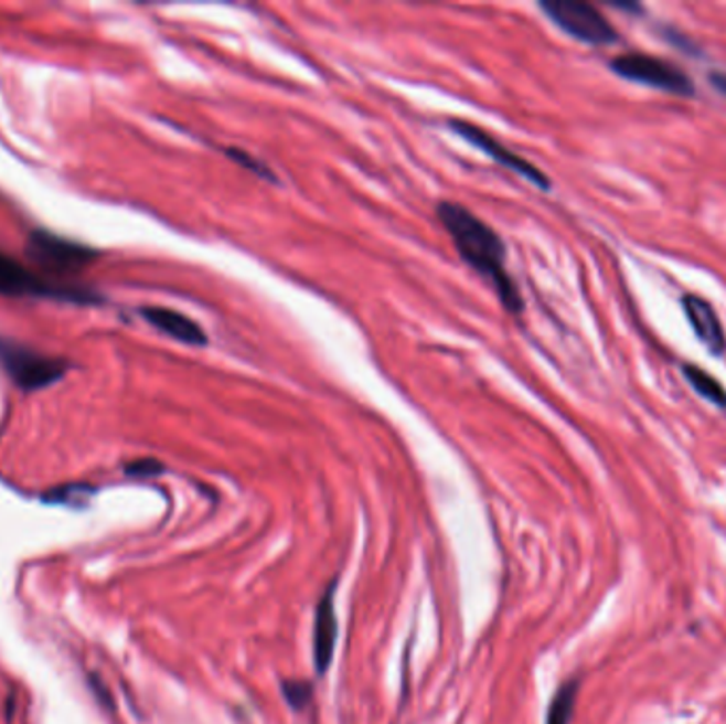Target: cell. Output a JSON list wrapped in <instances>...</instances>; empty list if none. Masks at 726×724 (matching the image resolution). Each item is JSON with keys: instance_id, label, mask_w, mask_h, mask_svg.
Masks as SVG:
<instances>
[{"instance_id": "9", "label": "cell", "mask_w": 726, "mask_h": 724, "mask_svg": "<svg viewBox=\"0 0 726 724\" xmlns=\"http://www.w3.org/2000/svg\"><path fill=\"white\" fill-rule=\"evenodd\" d=\"M140 315L160 332L190 344V347H204L206 340V332L197 326L194 319H190L188 315L179 312V310H170L164 307H147L140 310Z\"/></svg>"}, {"instance_id": "10", "label": "cell", "mask_w": 726, "mask_h": 724, "mask_svg": "<svg viewBox=\"0 0 726 724\" xmlns=\"http://www.w3.org/2000/svg\"><path fill=\"white\" fill-rule=\"evenodd\" d=\"M684 310L686 317L698 336V340L712 351V353H723L726 347L725 330L720 323L718 312L712 308L709 302H705L698 296H686L684 298Z\"/></svg>"}, {"instance_id": "1", "label": "cell", "mask_w": 726, "mask_h": 724, "mask_svg": "<svg viewBox=\"0 0 726 724\" xmlns=\"http://www.w3.org/2000/svg\"><path fill=\"white\" fill-rule=\"evenodd\" d=\"M436 213L461 259L489 280L508 312L521 315L523 298L516 283L508 275L502 236L459 202L442 200Z\"/></svg>"}, {"instance_id": "14", "label": "cell", "mask_w": 726, "mask_h": 724, "mask_svg": "<svg viewBox=\"0 0 726 724\" xmlns=\"http://www.w3.org/2000/svg\"><path fill=\"white\" fill-rule=\"evenodd\" d=\"M282 695L293 710H305L312 699V686L302 680H285Z\"/></svg>"}, {"instance_id": "2", "label": "cell", "mask_w": 726, "mask_h": 724, "mask_svg": "<svg viewBox=\"0 0 726 724\" xmlns=\"http://www.w3.org/2000/svg\"><path fill=\"white\" fill-rule=\"evenodd\" d=\"M544 13L563 32L587 45H612L618 41L615 26L601 11L583 0H546L540 4Z\"/></svg>"}, {"instance_id": "15", "label": "cell", "mask_w": 726, "mask_h": 724, "mask_svg": "<svg viewBox=\"0 0 726 724\" xmlns=\"http://www.w3.org/2000/svg\"><path fill=\"white\" fill-rule=\"evenodd\" d=\"M126 472L132 473V476H156V473L164 472V466L153 459H142V461L128 466Z\"/></svg>"}, {"instance_id": "12", "label": "cell", "mask_w": 726, "mask_h": 724, "mask_svg": "<svg viewBox=\"0 0 726 724\" xmlns=\"http://www.w3.org/2000/svg\"><path fill=\"white\" fill-rule=\"evenodd\" d=\"M578 695V682H567L559 689V693L553 699L546 724H569L574 716V705Z\"/></svg>"}, {"instance_id": "13", "label": "cell", "mask_w": 726, "mask_h": 724, "mask_svg": "<svg viewBox=\"0 0 726 724\" xmlns=\"http://www.w3.org/2000/svg\"><path fill=\"white\" fill-rule=\"evenodd\" d=\"M225 156H227L229 160H234L238 167L249 170V172L257 174V177H261V179H268V181H273V183L277 181V177L270 172V168L266 167L261 160H257V158L252 156L249 151H245V149L229 147V149H225Z\"/></svg>"}, {"instance_id": "4", "label": "cell", "mask_w": 726, "mask_h": 724, "mask_svg": "<svg viewBox=\"0 0 726 724\" xmlns=\"http://www.w3.org/2000/svg\"><path fill=\"white\" fill-rule=\"evenodd\" d=\"M612 71L618 77L636 82V84L656 87L663 92H670L675 96H693V82L688 79L686 73L675 68L670 62L661 57L648 56V54H638L629 52L622 56H616L610 62Z\"/></svg>"}, {"instance_id": "3", "label": "cell", "mask_w": 726, "mask_h": 724, "mask_svg": "<svg viewBox=\"0 0 726 724\" xmlns=\"http://www.w3.org/2000/svg\"><path fill=\"white\" fill-rule=\"evenodd\" d=\"M0 363L11 381L26 391L50 387L66 372V363L62 360L41 355L39 351L11 340H0Z\"/></svg>"}, {"instance_id": "11", "label": "cell", "mask_w": 726, "mask_h": 724, "mask_svg": "<svg viewBox=\"0 0 726 724\" xmlns=\"http://www.w3.org/2000/svg\"><path fill=\"white\" fill-rule=\"evenodd\" d=\"M684 376L686 381L693 385V390L697 391L701 397H705L707 402L726 408V391L712 374H707L703 368L698 365H684Z\"/></svg>"}, {"instance_id": "8", "label": "cell", "mask_w": 726, "mask_h": 724, "mask_svg": "<svg viewBox=\"0 0 726 724\" xmlns=\"http://www.w3.org/2000/svg\"><path fill=\"white\" fill-rule=\"evenodd\" d=\"M335 585L328 586L314 610V631H312V650L314 668L323 675L334 661L335 641H338V616L334 604Z\"/></svg>"}, {"instance_id": "16", "label": "cell", "mask_w": 726, "mask_h": 724, "mask_svg": "<svg viewBox=\"0 0 726 724\" xmlns=\"http://www.w3.org/2000/svg\"><path fill=\"white\" fill-rule=\"evenodd\" d=\"M712 82H714V85H716L723 94H726V75H723V73H714V75H712Z\"/></svg>"}, {"instance_id": "7", "label": "cell", "mask_w": 726, "mask_h": 724, "mask_svg": "<svg viewBox=\"0 0 726 724\" xmlns=\"http://www.w3.org/2000/svg\"><path fill=\"white\" fill-rule=\"evenodd\" d=\"M0 296H60L66 300H82L73 291L45 283L18 259L0 252Z\"/></svg>"}, {"instance_id": "5", "label": "cell", "mask_w": 726, "mask_h": 724, "mask_svg": "<svg viewBox=\"0 0 726 724\" xmlns=\"http://www.w3.org/2000/svg\"><path fill=\"white\" fill-rule=\"evenodd\" d=\"M26 253L36 266L52 275H73L98 259V252L43 230L30 234Z\"/></svg>"}, {"instance_id": "6", "label": "cell", "mask_w": 726, "mask_h": 724, "mask_svg": "<svg viewBox=\"0 0 726 724\" xmlns=\"http://www.w3.org/2000/svg\"><path fill=\"white\" fill-rule=\"evenodd\" d=\"M450 130H455L463 140H468L470 145H474L476 149H480L482 153H487L491 160H495L500 167L508 168L512 172H516L519 177L527 179L535 188L540 190H551V179L531 164L530 160H525L523 156H519L516 151H512L510 147H505L502 140L495 139L491 132H487L484 128L476 126L468 119H452Z\"/></svg>"}]
</instances>
